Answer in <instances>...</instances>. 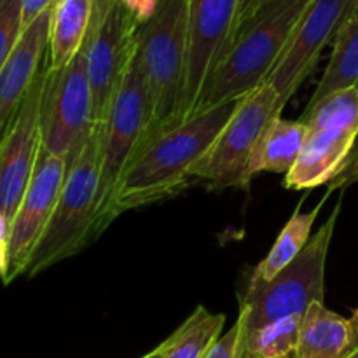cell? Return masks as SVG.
<instances>
[{
    "label": "cell",
    "instance_id": "cell-1",
    "mask_svg": "<svg viewBox=\"0 0 358 358\" xmlns=\"http://www.w3.org/2000/svg\"><path fill=\"white\" fill-rule=\"evenodd\" d=\"M247 96V94H245ZM199 112L147 142L124 170L112 198L108 219L173 196L191 178L194 164L212 147L243 98Z\"/></svg>",
    "mask_w": 358,
    "mask_h": 358
},
{
    "label": "cell",
    "instance_id": "cell-2",
    "mask_svg": "<svg viewBox=\"0 0 358 358\" xmlns=\"http://www.w3.org/2000/svg\"><path fill=\"white\" fill-rule=\"evenodd\" d=\"M311 0H262L238 28L203 93L198 112L245 96L268 80Z\"/></svg>",
    "mask_w": 358,
    "mask_h": 358
},
{
    "label": "cell",
    "instance_id": "cell-3",
    "mask_svg": "<svg viewBox=\"0 0 358 358\" xmlns=\"http://www.w3.org/2000/svg\"><path fill=\"white\" fill-rule=\"evenodd\" d=\"M138 56L150 101V126L143 147L166 129L180 124L187 63L185 0H159L156 13L138 28Z\"/></svg>",
    "mask_w": 358,
    "mask_h": 358
},
{
    "label": "cell",
    "instance_id": "cell-4",
    "mask_svg": "<svg viewBox=\"0 0 358 358\" xmlns=\"http://www.w3.org/2000/svg\"><path fill=\"white\" fill-rule=\"evenodd\" d=\"M101 126L94 124L77 159L66 168V177L51 219L28 259L24 276L34 278L96 240L98 187H100Z\"/></svg>",
    "mask_w": 358,
    "mask_h": 358
},
{
    "label": "cell",
    "instance_id": "cell-5",
    "mask_svg": "<svg viewBox=\"0 0 358 358\" xmlns=\"http://www.w3.org/2000/svg\"><path fill=\"white\" fill-rule=\"evenodd\" d=\"M339 212L341 199L296 261L269 282L248 283L238 315L243 322V336L280 318L303 317L310 304L324 303L325 264Z\"/></svg>",
    "mask_w": 358,
    "mask_h": 358
},
{
    "label": "cell",
    "instance_id": "cell-6",
    "mask_svg": "<svg viewBox=\"0 0 358 358\" xmlns=\"http://www.w3.org/2000/svg\"><path fill=\"white\" fill-rule=\"evenodd\" d=\"M150 126V101L145 73L136 49L119 83L108 114L101 124L100 143V187H98V213L94 234L96 238L110 226L108 210L119 178L142 143Z\"/></svg>",
    "mask_w": 358,
    "mask_h": 358
},
{
    "label": "cell",
    "instance_id": "cell-7",
    "mask_svg": "<svg viewBox=\"0 0 358 358\" xmlns=\"http://www.w3.org/2000/svg\"><path fill=\"white\" fill-rule=\"evenodd\" d=\"M301 121L306 126L303 150L283 182L294 191L329 185L345 166L358 140V90L339 91L304 108Z\"/></svg>",
    "mask_w": 358,
    "mask_h": 358
},
{
    "label": "cell",
    "instance_id": "cell-8",
    "mask_svg": "<svg viewBox=\"0 0 358 358\" xmlns=\"http://www.w3.org/2000/svg\"><path fill=\"white\" fill-rule=\"evenodd\" d=\"M94 128L87 79V48L62 69H45L41 110V145L66 166L77 159Z\"/></svg>",
    "mask_w": 358,
    "mask_h": 358
},
{
    "label": "cell",
    "instance_id": "cell-9",
    "mask_svg": "<svg viewBox=\"0 0 358 358\" xmlns=\"http://www.w3.org/2000/svg\"><path fill=\"white\" fill-rule=\"evenodd\" d=\"M285 105L278 91L264 83L247 94L189 178L213 187H247L245 170L264 129L282 115Z\"/></svg>",
    "mask_w": 358,
    "mask_h": 358
},
{
    "label": "cell",
    "instance_id": "cell-10",
    "mask_svg": "<svg viewBox=\"0 0 358 358\" xmlns=\"http://www.w3.org/2000/svg\"><path fill=\"white\" fill-rule=\"evenodd\" d=\"M187 63L180 124L194 117L210 77L236 35L241 0H185Z\"/></svg>",
    "mask_w": 358,
    "mask_h": 358
},
{
    "label": "cell",
    "instance_id": "cell-11",
    "mask_svg": "<svg viewBox=\"0 0 358 358\" xmlns=\"http://www.w3.org/2000/svg\"><path fill=\"white\" fill-rule=\"evenodd\" d=\"M357 3L358 0H311L266 80L278 91L283 105L311 76L325 45L334 41Z\"/></svg>",
    "mask_w": 358,
    "mask_h": 358
},
{
    "label": "cell",
    "instance_id": "cell-12",
    "mask_svg": "<svg viewBox=\"0 0 358 358\" xmlns=\"http://www.w3.org/2000/svg\"><path fill=\"white\" fill-rule=\"evenodd\" d=\"M66 168L69 166L63 157L52 156L41 145L31 180L9 227L7 268L2 276L6 285L24 275L28 259L55 212L66 177Z\"/></svg>",
    "mask_w": 358,
    "mask_h": 358
},
{
    "label": "cell",
    "instance_id": "cell-13",
    "mask_svg": "<svg viewBox=\"0 0 358 358\" xmlns=\"http://www.w3.org/2000/svg\"><path fill=\"white\" fill-rule=\"evenodd\" d=\"M48 62L35 77L6 135L0 140V215L13 222L34 175L41 150V110Z\"/></svg>",
    "mask_w": 358,
    "mask_h": 358
},
{
    "label": "cell",
    "instance_id": "cell-14",
    "mask_svg": "<svg viewBox=\"0 0 358 358\" xmlns=\"http://www.w3.org/2000/svg\"><path fill=\"white\" fill-rule=\"evenodd\" d=\"M140 21L124 0H119L87 48V79L93 101V122L101 126L119 83L136 49Z\"/></svg>",
    "mask_w": 358,
    "mask_h": 358
},
{
    "label": "cell",
    "instance_id": "cell-15",
    "mask_svg": "<svg viewBox=\"0 0 358 358\" xmlns=\"http://www.w3.org/2000/svg\"><path fill=\"white\" fill-rule=\"evenodd\" d=\"M51 17L52 7L28 24L0 69V140L17 114L35 77L48 62Z\"/></svg>",
    "mask_w": 358,
    "mask_h": 358
},
{
    "label": "cell",
    "instance_id": "cell-16",
    "mask_svg": "<svg viewBox=\"0 0 358 358\" xmlns=\"http://www.w3.org/2000/svg\"><path fill=\"white\" fill-rule=\"evenodd\" d=\"M306 136L303 121H289L282 115L273 119L259 138L245 170V184L262 171L289 173L297 164Z\"/></svg>",
    "mask_w": 358,
    "mask_h": 358
},
{
    "label": "cell",
    "instance_id": "cell-17",
    "mask_svg": "<svg viewBox=\"0 0 358 358\" xmlns=\"http://www.w3.org/2000/svg\"><path fill=\"white\" fill-rule=\"evenodd\" d=\"M350 346L352 325L348 318L327 310L324 303L310 304L301 320L297 358H346Z\"/></svg>",
    "mask_w": 358,
    "mask_h": 358
},
{
    "label": "cell",
    "instance_id": "cell-18",
    "mask_svg": "<svg viewBox=\"0 0 358 358\" xmlns=\"http://www.w3.org/2000/svg\"><path fill=\"white\" fill-rule=\"evenodd\" d=\"M358 84V3L334 37V49L308 107Z\"/></svg>",
    "mask_w": 358,
    "mask_h": 358
},
{
    "label": "cell",
    "instance_id": "cell-19",
    "mask_svg": "<svg viewBox=\"0 0 358 358\" xmlns=\"http://www.w3.org/2000/svg\"><path fill=\"white\" fill-rule=\"evenodd\" d=\"M93 0H63L52 7L49 34V69H62L83 49L91 27Z\"/></svg>",
    "mask_w": 358,
    "mask_h": 358
},
{
    "label": "cell",
    "instance_id": "cell-20",
    "mask_svg": "<svg viewBox=\"0 0 358 358\" xmlns=\"http://www.w3.org/2000/svg\"><path fill=\"white\" fill-rule=\"evenodd\" d=\"M329 196H331V192L327 191L325 198L322 199L311 212H301V205L297 206L296 213L290 217L289 222H287L285 227L282 229V233L278 234V238H276L275 245L271 247L269 254L255 266L248 283L269 282V280L275 278L282 269H285L290 262H294L299 257V254L304 250L308 241L311 240L313 224L317 222L318 213L324 208Z\"/></svg>",
    "mask_w": 358,
    "mask_h": 358
},
{
    "label": "cell",
    "instance_id": "cell-21",
    "mask_svg": "<svg viewBox=\"0 0 358 358\" xmlns=\"http://www.w3.org/2000/svg\"><path fill=\"white\" fill-rule=\"evenodd\" d=\"M226 317L196 308L194 313L170 336L163 346V358H206L210 348L222 336Z\"/></svg>",
    "mask_w": 358,
    "mask_h": 358
},
{
    "label": "cell",
    "instance_id": "cell-22",
    "mask_svg": "<svg viewBox=\"0 0 358 358\" xmlns=\"http://www.w3.org/2000/svg\"><path fill=\"white\" fill-rule=\"evenodd\" d=\"M303 317H285L241 334L240 358H297Z\"/></svg>",
    "mask_w": 358,
    "mask_h": 358
},
{
    "label": "cell",
    "instance_id": "cell-23",
    "mask_svg": "<svg viewBox=\"0 0 358 358\" xmlns=\"http://www.w3.org/2000/svg\"><path fill=\"white\" fill-rule=\"evenodd\" d=\"M23 34V0H0V69Z\"/></svg>",
    "mask_w": 358,
    "mask_h": 358
},
{
    "label": "cell",
    "instance_id": "cell-24",
    "mask_svg": "<svg viewBox=\"0 0 358 358\" xmlns=\"http://www.w3.org/2000/svg\"><path fill=\"white\" fill-rule=\"evenodd\" d=\"M241 334H243V322L238 317L236 324L226 334L220 336L215 345L210 348L206 358H240Z\"/></svg>",
    "mask_w": 358,
    "mask_h": 358
},
{
    "label": "cell",
    "instance_id": "cell-25",
    "mask_svg": "<svg viewBox=\"0 0 358 358\" xmlns=\"http://www.w3.org/2000/svg\"><path fill=\"white\" fill-rule=\"evenodd\" d=\"M357 182H358V140L355 147L352 149V152H350L345 166H343L341 171L336 175L334 180L329 184V192L336 191V189H345L348 187V185L357 184Z\"/></svg>",
    "mask_w": 358,
    "mask_h": 358
},
{
    "label": "cell",
    "instance_id": "cell-26",
    "mask_svg": "<svg viewBox=\"0 0 358 358\" xmlns=\"http://www.w3.org/2000/svg\"><path fill=\"white\" fill-rule=\"evenodd\" d=\"M119 0H93V13H91V27L87 31V37L84 42H90L94 35L98 34V30L101 28V24L105 23L107 16L110 14V10L114 9V6Z\"/></svg>",
    "mask_w": 358,
    "mask_h": 358
},
{
    "label": "cell",
    "instance_id": "cell-27",
    "mask_svg": "<svg viewBox=\"0 0 358 358\" xmlns=\"http://www.w3.org/2000/svg\"><path fill=\"white\" fill-rule=\"evenodd\" d=\"M51 7L52 0H23V30Z\"/></svg>",
    "mask_w": 358,
    "mask_h": 358
},
{
    "label": "cell",
    "instance_id": "cell-28",
    "mask_svg": "<svg viewBox=\"0 0 358 358\" xmlns=\"http://www.w3.org/2000/svg\"><path fill=\"white\" fill-rule=\"evenodd\" d=\"M259 3H261V0H241V9H240V20H238V28L241 27V24L245 23V21L248 20V17L254 14V10L257 9ZM236 28V31H238Z\"/></svg>",
    "mask_w": 358,
    "mask_h": 358
},
{
    "label": "cell",
    "instance_id": "cell-29",
    "mask_svg": "<svg viewBox=\"0 0 358 358\" xmlns=\"http://www.w3.org/2000/svg\"><path fill=\"white\" fill-rule=\"evenodd\" d=\"M350 325H352V346H350V355L358 350V308L350 318Z\"/></svg>",
    "mask_w": 358,
    "mask_h": 358
},
{
    "label": "cell",
    "instance_id": "cell-30",
    "mask_svg": "<svg viewBox=\"0 0 358 358\" xmlns=\"http://www.w3.org/2000/svg\"><path fill=\"white\" fill-rule=\"evenodd\" d=\"M7 268V243H0V278Z\"/></svg>",
    "mask_w": 358,
    "mask_h": 358
},
{
    "label": "cell",
    "instance_id": "cell-31",
    "mask_svg": "<svg viewBox=\"0 0 358 358\" xmlns=\"http://www.w3.org/2000/svg\"><path fill=\"white\" fill-rule=\"evenodd\" d=\"M7 236H9V222L0 215V243H7Z\"/></svg>",
    "mask_w": 358,
    "mask_h": 358
},
{
    "label": "cell",
    "instance_id": "cell-32",
    "mask_svg": "<svg viewBox=\"0 0 358 358\" xmlns=\"http://www.w3.org/2000/svg\"><path fill=\"white\" fill-rule=\"evenodd\" d=\"M142 358H163V346H157L156 350H152V352H149L147 355H143Z\"/></svg>",
    "mask_w": 358,
    "mask_h": 358
},
{
    "label": "cell",
    "instance_id": "cell-33",
    "mask_svg": "<svg viewBox=\"0 0 358 358\" xmlns=\"http://www.w3.org/2000/svg\"><path fill=\"white\" fill-rule=\"evenodd\" d=\"M63 0H52V7H56V6H59V3H62Z\"/></svg>",
    "mask_w": 358,
    "mask_h": 358
},
{
    "label": "cell",
    "instance_id": "cell-34",
    "mask_svg": "<svg viewBox=\"0 0 358 358\" xmlns=\"http://www.w3.org/2000/svg\"><path fill=\"white\" fill-rule=\"evenodd\" d=\"M346 358H358V350H357V352H353L352 355H348V357H346Z\"/></svg>",
    "mask_w": 358,
    "mask_h": 358
},
{
    "label": "cell",
    "instance_id": "cell-35",
    "mask_svg": "<svg viewBox=\"0 0 358 358\" xmlns=\"http://www.w3.org/2000/svg\"><path fill=\"white\" fill-rule=\"evenodd\" d=\"M357 90H358V84H357Z\"/></svg>",
    "mask_w": 358,
    "mask_h": 358
},
{
    "label": "cell",
    "instance_id": "cell-36",
    "mask_svg": "<svg viewBox=\"0 0 358 358\" xmlns=\"http://www.w3.org/2000/svg\"><path fill=\"white\" fill-rule=\"evenodd\" d=\"M261 2H262V0H261Z\"/></svg>",
    "mask_w": 358,
    "mask_h": 358
}]
</instances>
